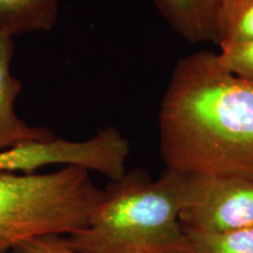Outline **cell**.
I'll list each match as a JSON object with an SVG mask.
<instances>
[{
    "label": "cell",
    "instance_id": "cell-1",
    "mask_svg": "<svg viewBox=\"0 0 253 253\" xmlns=\"http://www.w3.org/2000/svg\"><path fill=\"white\" fill-rule=\"evenodd\" d=\"M168 169L253 181V82L201 49L176 62L158 112Z\"/></svg>",
    "mask_w": 253,
    "mask_h": 253
},
{
    "label": "cell",
    "instance_id": "cell-2",
    "mask_svg": "<svg viewBox=\"0 0 253 253\" xmlns=\"http://www.w3.org/2000/svg\"><path fill=\"white\" fill-rule=\"evenodd\" d=\"M186 182L188 173L168 168L155 181L141 168L126 171L66 242L82 253H186L179 221Z\"/></svg>",
    "mask_w": 253,
    "mask_h": 253
},
{
    "label": "cell",
    "instance_id": "cell-3",
    "mask_svg": "<svg viewBox=\"0 0 253 253\" xmlns=\"http://www.w3.org/2000/svg\"><path fill=\"white\" fill-rule=\"evenodd\" d=\"M102 198L103 190L79 167L48 173L0 171V253L34 237L68 236L87 226Z\"/></svg>",
    "mask_w": 253,
    "mask_h": 253
},
{
    "label": "cell",
    "instance_id": "cell-4",
    "mask_svg": "<svg viewBox=\"0 0 253 253\" xmlns=\"http://www.w3.org/2000/svg\"><path fill=\"white\" fill-rule=\"evenodd\" d=\"M129 141L115 126L100 129L87 141H34L0 151V171L34 173L47 166L79 167L118 181L126 172Z\"/></svg>",
    "mask_w": 253,
    "mask_h": 253
},
{
    "label": "cell",
    "instance_id": "cell-5",
    "mask_svg": "<svg viewBox=\"0 0 253 253\" xmlns=\"http://www.w3.org/2000/svg\"><path fill=\"white\" fill-rule=\"evenodd\" d=\"M179 221L185 233H221L253 227V181L188 173Z\"/></svg>",
    "mask_w": 253,
    "mask_h": 253
},
{
    "label": "cell",
    "instance_id": "cell-6",
    "mask_svg": "<svg viewBox=\"0 0 253 253\" xmlns=\"http://www.w3.org/2000/svg\"><path fill=\"white\" fill-rule=\"evenodd\" d=\"M13 52V39L0 34V151L27 142L54 138L48 129L28 126L14 112V102L20 94L21 84L11 72Z\"/></svg>",
    "mask_w": 253,
    "mask_h": 253
},
{
    "label": "cell",
    "instance_id": "cell-7",
    "mask_svg": "<svg viewBox=\"0 0 253 253\" xmlns=\"http://www.w3.org/2000/svg\"><path fill=\"white\" fill-rule=\"evenodd\" d=\"M219 0H154L164 20L190 43L213 42Z\"/></svg>",
    "mask_w": 253,
    "mask_h": 253
},
{
    "label": "cell",
    "instance_id": "cell-8",
    "mask_svg": "<svg viewBox=\"0 0 253 253\" xmlns=\"http://www.w3.org/2000/svg\"><path fill=\"white\" fill-rule=\"evenodd\" d=\"M58 12L59 0H0V34L13 38L49 31Z\"/></svg>",
    "mask_w": 253,
    "mask_h": 253
},
{
    "label": "cell",
    "instance_id": "cell-9",
    "mask_svg": "<svg viewBox=\"0 0 253 253\" xmlns=\"http://www.w3.org/2000/svg\"><path fill=\"white\" fill-rule=\"evenodd\" d=\"M253 40V0H219L213 42L219 49Z\"/></svg>",
    "mask_w": 253,
    "mask_h": 253
},
{
    "label": "cell",
    "instance_id": "cell-10",
    "mask_svg": "<svg viewBox=\"0 0 253 253\" xmlns=\"http://www.w3.org/2000/svg\"><path fill=\"white\" fill-rule=\"evenodd\" d=\"M185 238L186 253H253V227L221 233L188 232Z\"/></svg>",
    "mask_w": 253,
    "mask_h": 253
},
{
    "label": "cell",
    "instance_id": "cell-11",
    "mask_svg": "<svg viewBox=\"0 0 253 253\" xmlns=\"http://www.w3.org/2000/svg\"><path fill=\"white\" fill-rule=\"evenodd\" d=\"M218 58L232 74L253 82V40L220 49Z\"/></svg>",
    "mask_w": 253,
    "mask_h": 253
},
{
    "label": "cell",
    "instance_id": "cell-12",
    "mask_svg": "<svg viewBox=\"0 0 253 253\" xmlns=\"http://www.w3.org/2000/svg\"><path fill=\"white\" fill-rule=\"evenodd\" d=\"M11 253H82L68 245L65 237L40 236L27 239L15 246Z\"/></svg>",
    "mask_w": 253,
    "mask_h": 253
}]
</instances>
